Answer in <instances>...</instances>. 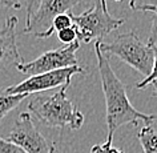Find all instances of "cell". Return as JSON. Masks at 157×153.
<instances>
[{
  "label": "cell",
  "instance_id": "6",
  "mask_svg": "<svg viewBox=\"0 0 157 153\" xmlns=\"http://www.w3.org/2000/svg\"><path fill=\"white\" fill-rule=\"evenodd\" d=\"M76 73H85V71L78 65L61 68L56 71H49V72L29 76L28 79H25L21 83L16 85H11V87H7L4 89L11 95H21V93H24V95L29 96L32 93L45 92L53 88L64 87V85L69 87L71 79Z\"/></svg>",
  "mask_w": 157,
  "mask_h": 153
},
{
  "label": "cell",
  "instance_id": "14",
  "mask_svg": "<svg viewBox=\"0 0 157 153\" xmlns=\"http://www.w3.org/2000/svg\"><path fill=\"white\" fill-rule=\"evenodd\" d=\"M113 137H108L104 144H96L91 148V153H124L121 149H117L112 145Z\"/></svg>",
  "mask_w": 157,
  "mask_h": 153
},
{
  "label": "cell",
  "instance_id": "13",
  "mask_svg": "<svg viewBox=\"0 0 157 153\" xmlns=\"http://www.w3.org/2000/svg\"><path fill=\"white\" fill-rule=\"evenodd\" d=\"M145 12L152 13V28H151V35L148 37V45L152 47L153 49H157V6L147 8Z\"/></svg>",
  "mask_w": 157,
  "mask_h": 153
},
{
  "label": "cell",
  "instance_id": "5",
  "mask_svg": "<svg viewBox=\"0 0 157 153\" xmlns=\"http://www.w3.org/2000/svg\"><path fill=\"white\" fill-rule=\"evenodd\" d=\"M78 47H80V41L76 40L71 44H65L61 48L47 51L32 61H23L17 64L16 69L24 75L33 76V75L49 72V71L78 65V60L76 57V51L78 49Z\"/></svg>",
  "mask_w": 157,
  "mask_h": 153
},
{
  "label": "cell",
  "instance_id": "4",
  "mask_svg": "<svg viewBox=\"0 0 157 153\" xmlns=\"http://www.w3.org/2000/svg\"><path fill=\"white\" fill-rule=\"evenodd\" d=\"M124 21V19L115 17L109 13L107 0H93L92 8L78 16L72 13L77 40L84 43H91L92 40L101 41L104 36L123 25Z\"/></svg>",
  "mask_w": 157,
  "mask_h": 153
},
{
  "label": "cell",
  "instance_id": "7",
  "mask_svg": "<svg viewBox=\"0 0 157 153\" xmlns=\"http://www.w3.org/2000/svg\"><path fill=\"white\" fill-rule=\"evenodd\" d=\"M83 0H37L32 12L25 17L24 33H32L40 39L43 33L51 28V23L57 15L69 12Z\"/></svg>",
  "mask_w": 157,
  "mask_h": 153
},
{
  "label": "cell",
  "instance_id": "8",
  "mask_svg": "<svg viewBox=\"0 0 157 153\" xmlns=\"http://www.w3.org/2000/svg\"><path fill=\"white\" fill-rule=\"evenodd\" d=\"M6 140L20 147L27 153H52L53 151V143L49 144L47 141L27 112H21L17 116L13 128Z\"/></svg>",
  "mask_w": 157,
  "mask_h": 153
},
{
  "label": "cell",
  "instance_id": "10",
  "mask_svg": "<svg viewBox=\"0 0 157 153\" xmlns=\"http://www.w3.org/2000/svg\"><path fill=\"white\" fill-rule=\"evenodd\" d=\"M137 137L144 153H157V129L153 127L152 123L145 124L140 129Z\"/></svg>",
  "mask_w": 157,
  "mask_h": 153
},
{
  "label": "cell",
  "instance_id": "22",
  "mask_svg": "<svg viewBox=\"0 0 157 153\" xmlns=\"http://www.w3.org/2000/svg\"><path fill=\"white\" fill-rule=\"evenodd\" d=\"M153 84H155V87H156V96H157V81L156 83H153Z\"/></svg>",
  "mask_w": 157,
  "mask_h": 153
},
{
  "label": "cell",
  "instance_id": "18",
  "mask_svg": "<svg viewBox=\"0 0 157 153\" xmlns=\"http://www.w3.org/2000/svg\"><path fill=\"white\" fill-rule=\"evenodd\" d=\"M0 153H27L20 147L10 143L8 140L0 137Z\"/></svg>",
  "mask_w": 157,
  "mask_h": 153
},
{
  "label": "cell",
  "instance_id": "21",
  "mask_svg": "<svg viewBox=\"0 0 157 153\" xmlns=\"http://www.w3.org/2000/svg\"><path fill=\"white\" fill-rule=\"evenodd\" d=\"M52 153H68V152H67L65 149H60L57 147L56 141H53V151H52Z\"/></svg>",
  "mask_w": 157,
  "mask_h": 153
},
{
  "label": "cell",
  "instance_id": "20",
  "mask_svg": "<svg viewBox=\"0 0 157 153\" xmlns=\"http://www.w3.org/2000/svg\"><path fill=\"white\" fill-rule=\"evenodd\" d=\"M24 3H25V11H27V16H25V17H28L29 13L32 12L33 7L36 6L37 0H24Z\"/></svg>",
  "mask_w": 157,
  "mask_h": 153
},
{
  "label": "cell",
  "instance_id": "12",
  "mask_svg": "<svg viewBox=\"0 0 157 153\" xmlns=\"http://www.w3.org/2000/svg\"><path fill=\"white\" fill-rule=\"evenodd\" d=\"M72 25H73V23H72V12H71V11L67 13L57 15L52 20V23H51V28L47 31L45 33H43L40 39H47V37L52 36L53 32H59V31L68 28V27H72Z\"/></svg>",
  "mask_w": 157,
  "mask_h": 153
},
{
  "label": "cell",
  "instance_id": "19",
  "mask_svg": "<svg viewBox=\"0 0 157 153\" xmlns=\"http://www.w3.org/2000/svg\"><path fill=\"white\" fill-rule=\"evenodd\" d=\"M0 7H7V8L21 10L23 3L21 0H0Z\"/></svg>",
  "mask_w": 157,
  "mask_h": 153
},
{
  "label": "cell",
  "instance_id": "11",
  "mask_svg": "<svg viewBox=\"0 0 157 153\" xmlns=\"http://www.w3.org/2000/svg\"><path fill=\"white\" fill-rule=\"evenodd\" d=\"M27 97H28V95H24V93L11 95L6 89H0V120H3L11 111L19 107L21 101Z\"/></svg>",
  "mask_w": 157,
  "mask_h": 153
},
{
  "label": "cell",
  "instance_id": "15",
  "mask_svg": "<svg viewBox=\"0 0 157 153\" xmlns=\"http://www.w3.org/2000/svg\"><path fill=\"white\" fill-rule=\"evenodd\" d=\"M156 81H157V49H155V60H153L151 73H149L143 81H140V83L136 85V88L137 89H143V88L147 87V85L153 84V83H156Z\"/></svg>",
  "mask_w": 157,
  "mask_h": 153
},
{
  "label": "cell",
  "instance_id": "3",
  "mask_svg": "<svg viewBox=\"0 0 157 153\" xmlns=\"http://www.w3.org/2000/svg\"><path fill=\"white\" fill-rule=\"evenodd\" d=\"M97 44L103 53L119 57L145 77L151 73L155 60V49L149 47L148 43L141 40L135 32L120 33L109 43L97 41Z\"/></svg>",
  "mask_w": 157,
  "mask_h": 153
},
{
  "label": "cell",
  "instance_id": "23",
  "mask_svg": "<svg viewBox=\"0 0 157 153\" xmlns=\"http://www.w3.org/2000/svg\"><path fill=\"white\" fill-rule=\"evenodd\" d=\"M115 2H121V0H115Z\"/></svg>",
  "mask_w": 157,
  "mask_h": 153
},
{
  "label": "cell",
  "instance_id": "2",
  "mask_svg": "<svg viewBox=\"0 0 157 153\" xmlns=\"http://www.w3.org/2000/svg\"><path fill=\"white\" fill-rule=\"evenodd\" d=\"M68 85L60 87L52 95L39 93L29 101L28 111L41 124L51 128L77 131L84 124V115L67 97Z\"/></svg>",
  "mask_w": 157,
  "mask_h": 153
},
{
  "label": "cell",
  "instance_id": "9",
  "mask_svg": "<svg viewBox=\"0 0 157 153\" xmlns=\"http://www.w3.org/2000/svg\"><path fill=\"white\" fill-rule=\"evenodd\" d=\"M16 25L17 17L10 16L0 28V73L10 67H16L23 63V57L19 53L16 44Z\"/></svg>",
  "mask_w": 157,
  "mask_h": 153
},
{
  "label": "cell",
  "instance_id": "1",
  "mask_svg": "<svg viewBox=\"0 0 157 153\" xmlns=\"http://www.w3.org/2000/svg\"><path fill=\"white\" fill-rule=\"evenodd\" d=\"M95 52L97 57L101 87L105 97V107H107L105 120H107L108 137H113V133L125 124L137 125L139 121H144L145 124L152 123L155 120V116L137 111L129 101L127 87L115 75L108 61V57L99 49L97 41L95 43Z\"/></svg>",
  "mask_w": 157,
  "mask_h": 153
},
{
  "label": "cell",
  "instance_id": "16",
  "mask_svg": "<svg viewBox=\"0 0 157 153\" xmlns=\"http://www.w3.org/2000/svg\"><path fill=\"white\" fill-rule=\"evenodd\" d=\"M57 37L59 40L64 44H71V43L77 40V35H76V29L75 27H68V28H64L57 32Z\"/></svg>",
  "mask_w": 157,
  "mask_h": 153
},
{
  "label": "cell",
  "instance_id": "17",
  "mask_svg": "<svg viewBox=\"0 0 157 153\" xmlns=\"http://www.w3.org/2000/svg\"><path fill=\"white\" fill-rule=\"evenodd\" d=\"M157 6V0H131L129 2V7L133 11H140V12H145L147 8Z\"/></svg>",
  "mask_w": 157,
  "mask_h": 153
}]
</instances>
